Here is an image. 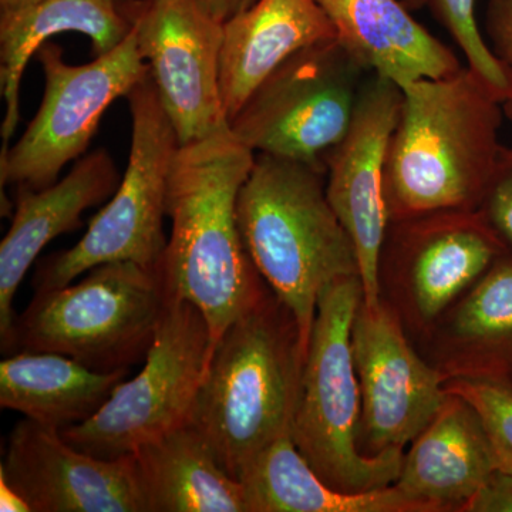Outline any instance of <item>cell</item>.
<instances>
[{
    "mask_svg": "<svg viewBox=\"0 0 512 512\" xmlns=\"http://www.w3.org/2000/svg\"><path fill=\"white\" fill-rule=\"evenodd\" d=\"M254 160L225 124L180 147L168 183L171 234L158 269L168 295L205 316L212 346L269 288L238 225V195Z\"/></svg>",
    "mask_w": 512,
    "mask_h": 512,
    "instance_id": "1",
    "label": "cell"
},
{
    "mask_svg": "<svg viewBox=\"0 0 512 512\" xmlns=\"http://www.w3.org/2000/svg\"><path fill=\"white\" fill-rule=\"evenodd\" d=\"M402 92L384 171L389 222L478 210L504 147L503 101L467 66Z\"/></svg>",
    "mask_w": 512,
    "mask_h": 512,
    "instance_id": "2",
    "label": "cell"
},
{
    "mask_svg": "<svg viewBox=\"0 0 512 512\" xmlns=\"http://www.w3.org/2000/svg\"><path fill=\"white\" fill-rule=\"evenodd\" d=\"M305 359L295 316L269 288L212 349L188 424L237 480L292 433Z\"/></svg>",
    "mask_w": 512,
    "mask_h": 512,
    "instance_id": "3",
    "label": "cell"
},
{
    "mask_svg": "<svg viewBox=\"0 0 512 512\" xmlns=\"http://www.w3.org/2000/svg\"><path fill=\"white\" fill-rule=\"evenodd\" d=\"M237 214L255 268L295 316L308 352L326 286L360 276L355 244L326 192V165L255 154Z\"/></svg>",
    "mask_w": 512,
    "mask_h": 512,
    "instance_id": "4",
    "label": "cell"
},
{
    "mask_svg": "<svg viewBox=\"0 0 512 512\" xmlns=\"http://www.w3.org/2000/svg\"><path fill=\"white\" fill-rule=\"evenodd\" d=\"M363 301L360 276L326 286L303 366L292 439L316 474L342 493L359 494L396 483L404 450L365 456L359 433L362 394L352 352V325Z\"/></svg>",
    "mask_w": 512,
    "mask_h": 512,
    "instance_id": "5",
    "label": "cell"
},
{
    "mask_svg": "<svg viewBox=\"0 0 512 512\" xmlns=\"http://www.w3.org/2000/svg\"><path fill=\"white\" fill-rule=\"evenodd\" d=\"M86 274L36 291L16 318L6 355L59 353L100 372L128 369L146 357L170 298L158 266L110 262Z\"/></svg>",
    "mask_w": 512,
    "mask_h": 512,
    "instance_id": "6",
    "label": "cell"
},
{
    "mask_svg": "<svg viewBox=\"0 0 512 512\" xmlns=\"http://www.w3.org/2000/svg\"><path fill=\"white\" fill-rule=\"evenodd\" d=\"M127 100L131 146L119 187L74 247L39 262L35 291L72 284L94 266L134 262L157 268L163 258L168 183L181 143L150 76Z\"/></svg>",
    "mask_w": 512,
    "mask_h": 512,
    "instance_id": "7",
    "label": "cell"
},
{
    "mask_svg": "<svg viewBox=\"0 0 512 512\" xmlns=\"http://www.w3.org/2000/svg\"><path fill=\"white\" fill-rule=\"evenodd\" d=\"M212 348L210 328L200 309L170 296L143 369L117 384L89 420L63 429L64 440L94 457L117 460L184 426Z\"/></svg>",
    "mask_w": 512,
    "mask_h": 512,
    "instance_id": "8",
    "label": "cell"
},
{
    "mask_svg": "<svg viewBox=\"0 0 512 512\" xmlns=\"http://www.w3.org/2000/svg\"><path fill=\"white\" fill-rule=\"evenodd\" d=\"M365 73L336 39L306 47L256 87L229 130L255 154L325 164L352 124Z\"/></svg>",
    "mask_w": 512,
    "mask_h": 512,
    "instance_id": "9",
    "label": "cell"
},
{
    "mask_svg": "<svg viewBox=\"0 0 512 512\" xmlns=\"http://www.w3.org/2000/svg\"><path fill=\"white\" fill-rule=\"evenodd\" d=\"M46 89L36 116L16 144L0 153V183L42 190L55 184L70 161L86 153L104 111L150 76L131 32L119 46L86 64H69L47 42L36 53Z\"/></svg>",
    "mask_w": 512,
    "mask_h": 512,
    "instance_id": "10",
    "label": "cell"
},
{
    "mask_svg": "<svg viewBox=\"0 0 512 512\" xmlns=\"http://www.w3.org/2000/svg\"><path fill=\"white\" fill-rule=\"evenodd\" d=\"M505 254L503 241L478 210L390 221L377 264L380 298L419 345Z\"/></svg>",
    "mask_w": 512,
    "mask_h": 512,
    "instance_id": "11",
    "label": "cell"
},
{
    "mask_svg": "<svg viewBox=\"0 0 512 512\" xmlns=\"http://www.w3.org/2000/svg\"><path fill=\"white\" fill-rule=\"evenodd\" d=\"M352 352L362 394L360 451L377 456L406 450L447 399L446 377L421 355L382 298L375 305L360 303Z\"/></svg>",
    "mask_w": 512,
    "mask_h": 512,
    "instance_id": "12",
    "label": "cell"
},
{
    "mask_svg": "<svg viewBox=\"0 0 512 512\" xmlns=\"http://www.w3.org/2000/svg\"><path fill=\"white\" fill-rule=\"evenodd\" d=\"M121 5L181 146L228 124L220 89L224 23L198 0H123Z\"/></svg>",
    "mask_w": 512,
    "mask_h": 512,
    "instance_id": "13",
    "label": "cell"
},
{
    "mask_svg": "<svg viewBox=\"0 0 512 512\" xmlns=\"http://www.w3.org/2000/svg\"><path fill=\"white\" fill-rule=\"evenodd\" d=\"M402 100V87L372 74L363 82L348 133L325 157L326 192L355 244L369 305L380 301L377 264L389 227L384 171Z\"/></svg>",
    "mask_w": 512,
    "mask_h": 512,
    "instance_id": "14",
    "label": "cell"
},
{
    "mask_svg": "<svg viewBox=\"0 0 512 512\" xmlns=\"http://www.w3.org/2000/svg\"><path fill=\"white\" fill-rule=\"evenodd\" d=\"M0 477L32 512H148L133 456L94 457L26 417L10 433Z\"/></svg>",
    "mask_w": 512,
    "mask_h": 512,
    "instance_id": "15",
    "label": "cell"
},
{
    "mask_svg": "<svg viewBox=\"0 0 512 512\" xmlns=\"http://www.w3.org/2000/svg\"><path fill=\"white\" fill-rule=\"evenodd\" d=\"M121 178L106 150L77 160L63 180L42 190L18 185L12 224L0 244V346L8 353L18 315L13 301L49 242L82 227L83 212L111 198Z\"/></svg>",
    "mask_w": 512,
    "mask_h": 512,
    "instance_id": "16",
    "label": "cell"
},
{
    "mask_svg": "<svg viewBox=\"0 0 512 512\" xmlns=\"http://www.w3.org/2000/svg\"><path fill=\"white\" fill-rule=\"evenodd\" d=\"M416 346L446 380L512 386V254L501 256Z\"/></svg>",
    "mask_w": 512,
    "mask_h": 512,
    "instance_id": "17",
    "label": "cell"
},
{
    "mask_svg": "<svg viewBox=\"0 0 512 512\" xmlns=\"http://www.w3.org/2000/svg\"><path fill=\"white\" fill-rule=\"evenodd\" d=\"M494 470L493 451L476 410L447 393L439 412L404 450L394 485L430 512H461Z\"/></svg>",
    "mask_w": 512,
    "mask_h": 512,
    "instance_id": "18",
    "label": "cell"
},
{
    "mask_svg": "<svg viewBox=\"0 0 512 512\" xmlns=\"http://www.w3.org/2000/svg\"><path fill=\"white\" fill-rule=\"evenodd\" d=\"M336 40L366 72L397 86L461 69L456 53L417 22L403 0H316Z\"/></svg>",
    "mask_w": 512,
    "mask_h": 512,
    "instance_id": "19",
    "label": "cell"
},
{
    "mask_svg": "<svg viewBox=\"0 0 512 512\" xmlns=\"http://www.w3.org/2000/svg\"><path fill=\"white\" fill-rule=\"evenodd\" d=\"M333 39L335 29L316 0H256L228 19L220 64L227 123L289 57Z\"/></svg>",
    "mask_w": 512,
    "mask_h": 512,
    "instance_id": "20",
    "label": "cell"
},
{
    "mask_svg": "<svg viewBox=\"0 0 512 512\" xmlns=\"http://www.w3.org/2000/svg\"><path fill=\"white\" fill-rule=\"evenodd\" d=\"M77 32L92 40L94 56L119 46L131 20L117 0H43L16 12L0 13V87L5 99L2 151L18 127L20 82L26 66L50 37Z\"/></svg>",
    "mask_w": 512,
    "mask_h": 512,
    "instance_id": "21",
    "label": "cell"
},
{
    "mask_svg": "<svg viewBox=\"0 0 512 512\" xmlns=\"http://www.w3.org/2000/svg\"><path fill=\"white\" fill-rule=\"evenodd\" d=\"M148 512H248L244 487L184 424L131 454Z\"/></svg>",
    "mask_w": 512,
    "mask_h": 512,
    "instance_id": "22",
    "label": "cell"
},
{
    "mask_svg": "<svg viewBox=\"0 0 512 512\" xmlns=\"http://www.w3.org/2000/svg\"><path fill=\"white\" fill-rule=\"evenodd\" d=\"M127 373L100 372L59 353H13L0 362V407L63 430L99 412Z\"/></svg>",
    "mask_w": 512,
    "mask_h": 512,
    "instance_id": "23",
    "label": "cell"
},
{
    "mask_svg": "<svg viewBox=\"0 0 512 512\" xmlns=\"http://www.w3.org/2000/svg\"><path fill=\"white\" fill-rule=\"evenodd\" d=\"M238 481L248 512H430L394 484L359 494L330 487L302 456L292 433L258 454Z\"/></svg>",
    "mask_w": 512,
    "mask_h": 512,
    "instance_id": "24",
    "label": "cell"
},
{
    "mask_svg": "<svg viewBox=\"0 0 512 512\" xmlns=\"http://www.w3.org/2000/svg\"><path fill=\"white\" fill-rule=\"evenodd\" d=\"M434 18L439 20L448 35L460 47L467 67L498 97L504 106L512 101V70L505 66L485 40L478 25L477 0H424Z\"/></svg>",
    "mask_w": 512,
    "mask_h": 512,
    "instance_id": "25",
    "label": "cell"
},
{
    "mask_svg": "<svg viewBox=\"0 0 512 512\" xmlns=\"http://www.w3.org/2000/svg\"><path fill=\"white\" fill-rule=\"evenodd\" d=\"M446 392L466 400L480 417L495 468L512 474V386L481 380L450 379Z\"/></svg>",
    "mask_w": 512,
    "mask_h": 512,
    "instance_id": "26",
    "label": "cell"
},
{
    "mask_svg": "<svg viewBox=\"0 0 512 512\" xmlns=\"http://www.w3.org/2000/svg\"><path fill=\"white\" fill-rule=\"evenodd\" d=\"M478 211L512 254V147H503Z\"/></svg>",
    "mask_w": 512,
    "mask_h": 512,
    "instance_id": "27",
    "label": "cell"
},
{
    "mask_svg": "<svg viewBox=\"0 0 512 512\" xmlns=\"http://www.w3.org/2000/svg\"><path fill=\"white\" fill-rule=\"evenodd\" d=\"M485 30L495 56L512 70V0H490ZM512 119V101L505 104Z\"/></svg>",
    "mask_w": 512,
    "mask_h": 512,
    "instance_id": "28",
    "label": "cell"
},
{
    "mask_svg": "<svg viewBox=\"0 0 512 512\" xmlns=\"http://www.w3.org/2000/svg\"><path fill=\"white\" fill-rule=\"evenodd\" d=\"M461 512H512V474L494 470Z\"/></svg>",
    "mask_w": 512,
    "mask_h": 512,
    "instance_id": "29",
    "label": "cell"
},
{
    "mask_svg": "<svg viewBox=\"0 0 512 512\" xmlns=\"http://www.w3.org/2000/svg\"><path fill=\"white\" fill-rule=\"evenodd\" d=\"M198 2L208 15L218 22L225 23L254 5L256 0H198Z\"/></svg>",
    "mask_w": 512,
    "mask_h": 512,
    "instance_id": "30",
    "label": "cell"
},
{
    "mask_svg": "<svg viewBox=\"0 0 512 512\" xmlns=\"http://www.w3.org/2000/svg\"><path fill=\"white\" fill-rule=\"evenodd\" d=\"M0 511L32 512L28 501L2 477H0Z\"/></svg>",
    "mask_w": 512,
    "mask_h": 512,
    "instance_id": "31",
    "label": "cell"
},
{
    "mask_svg": "<svg viewBox=\"0 0 512 512\" xmlns=\"http://www.w3.org/2000/svg\"><path fill=\"white\" fill-rule=\"evenodd\" d=\"M40 2L43 0H0V13L16 12Z\"/></svg>",
    "mask_w": 512,
    "mask_h": 512,
    "instance_id": "32",
    "label": "cell"
},
{
    "mask_svg": "<svg viewBox=\"0 0 512 512\" xmlns=\"http://www.w3.org/2000/svg\"><path fill=\"white\" fill-rule=\"evenodd\" d=\"M404 3H406L407 6H409L410 9H417L420 8L421 5H423L424 0H403Z\"/></svg>",
    "mask_w": 512,
    "mask_h": 512,
    "instance_id": "33",
    "label": "cell"
},
{
    "mask_svg": "<svg viewBox=\"0 0 512 512\" xmlns=\"http://www.w3.org/2000/svg\"><path fill=\"white\" fill-rule=\"evenodd\" d=\"M117 2H123V0H117Z\"/></svg>",
    "mask_w": 512,
    "mask_h": 512,
    "instance_id": "34",
    "label": "cell"
}]
</instances>
